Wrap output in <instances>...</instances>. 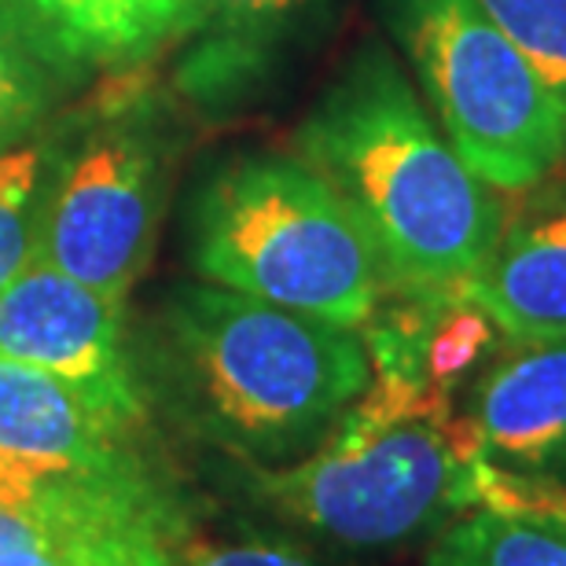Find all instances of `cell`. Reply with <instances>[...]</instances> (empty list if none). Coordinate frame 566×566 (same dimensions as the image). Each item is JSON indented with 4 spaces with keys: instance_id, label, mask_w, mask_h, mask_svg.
Wrapping results in <instances>:
<instances>
[{
    "instance_id": "1",
    "label": "cell",
    "mask_w": 566,
    "mask_h": 566,
    "mask_svg": "<svg viewBox=\"0 0 566 566\" xmlns=\"http://www.w3.org/2000/svg\"><path fill=\"white\" fill-rule=\"evenodd\" d=\"M147 412L232 468H287L324 446L371 379L365 338L218 287L174 283L133 327Z\"/></svg>"
},
{
    "instance_id": "2",
    "label": "cell",
    "mask_w": 566,
    "mask_h": 566,
    "mask_svg": "<svg viewBox=\"0 0 566 566\" xmlns=\"http://www.w3.org/2000/svg\"><path fill=\"white\" fill-rule=\"evenodd\" d=\"M294 151L368 229L390 291L463 294L490 262L501 196L460 163L382 41L349 55L294 133Z\"/></svg>"
},
{
    "instance_id": "3",
    "label": "cell",
    "mask_w": 566,
    "mask_h": 566,
    "mask_svg": "<svg viewBox=\"0 0 566 566\" xmlns=\"http://www.w3.org/2000/svg\"><path fill=\"white\" fill-rule=\"evenodd\" d=\"M449 423L446 398L371 376L305 460L229 474L280 526L349 552L401 548L474 512L471 471L452 446Z\"/></svg>"
},
{
    "instance_id": "4",
    "label": "cell",
    "mask_w": 566,
    "mask_h": 566,
    "mask_svg": "<svg viewBox=\"0 0 566 566\" xmlns=\"http://www.w3.org/2000/svg\"><path fill=\"white\" fill-rule=\"evenodd\" d=\"M185 243L199 280L354 332L390 291L368 229L298 155L213 169L188 202Z\"/></svg>"
},
{
    "instance_id": "5",
    "label": "cell",
    "mask_w": 566,
    "mask_h": 566,
    "mask_svg": "<svg viewBox=\"0 0 566 566\" xmlns=\"http://www.w3.org/2000/svg\"><path fill=\"white\" fill-rule=\"evenodd\" d=\"M41 144L30 258L126 302L163 224L174 115L151 85L122 71Z\"/></svg>"
},
{
    "instance_id": "6",
    "label": "cell",
    "mask_w": 566,
    "mask_h": 566,
    "mask_svg": "<svg viewBox=\"0 0 566 566\" xmlns=\"http://www.w3.org/2000/svg\"><path fill=\"white\" fill-rule=\"evenodd\" d=\"M460 163L518 199L566 166V104L479 0H379Z\"/></svg>"
},
{
    "instance_id": "7",
    "label": "cell",
    "mask_w": 566,
    "mask_h": 566,
    "mask_svg": "<svg viewBox=\"0 0 566 566\" xmlns=\"http://www.w3.org/2000/svg\"><path fill=\"white\" fill-rule=\"evenodd\" d=\"M0 357L49 371L118 416L151 420L126 302L33 258L0 287Z\"/></svg>"
},
{
    "instance_id": "8",
    "label": "cell",
    "mask_w": 566,
    "mask_h": 566,
    "mask_svg": "<svg viewBox=\"0 0 566 566\" xmlns=\"http://www.w3.org/2000/svg\"><path fill=\"white\" fill-rule=\"evenodd\" d=\"M151 420H129L41 368L0 357V452L33 471L144 474L169 468Z\"/></svg>"
},
{
    "instance_id": "9",
    "label": "cell",
    "mask_w": 566,
    "mask_h": 566,
    "mask_svg": "<svg viewBox=\"0 0 566 566\" xmlns=\"http://www.w3.org/2000/svg\"><path fill=\"white\" fill-rule=\"evenodd\" d=\"M463 423L496 468L566 485V327L504 338Z\"/></svg>"
},
{
    "instance_id": "10",
    "label": "cell",
    "mask_w": 566,
    "mask_h": 566,
    "mask_svg": "<svg viewBox=\"0 0 566 566\" xmlns=\"http://www.w3.org/2000/svg\"><path fill=\"white\" fill-rule=\"evenodd\" d=\"M482 305L504 338L566 327V180L518 196L504 210L501 235L482 273L463 291Z\"/></svg>"
},
{
    "instance_id": "11",
    "label": "cell",
    "mask_w": 566,
    "mask_h": 566,
    "mask_svg": "<svg viewBox=\"0 0 566 566\" xmlns=\"http://www.w3.org/2000/svg\"><path fill=\"white\" fill-rule=\"evenodd\" d=\"M66 71H137L196 27L199 0H11Z\"/></svg>"
},
{
    "instance_id": "12",
    "label": "cell",
    "mask_w": 566,
    "mask_h": 566,
    "mask_svg": "<svg viewBox=\"0 0 566 566\" xmlns=\"http://www.w3.org/2000/svg\"><path fill=\"white\" fill-rule=\"evenodd\" d=\"M321 0H199L196 27L207 30V49L196 52V82L235 85L247 74H258L265 55L298 30V22Z\"/></svg>"
},
{
    "instance_id": "13",
    "label": "cell",
    "mask_w": 566,
    "mask_h": 566,
    "mask_svg": "<svg viewBox=\"0 0 566 566\" xmlns=\"http://www.w3.org/2000/svg\"><path fill=\"white\" fill-rule=\"evenodd\" d=\"M427 566H566V518L479 507L430 537Z\"/></svg>"
},
{
    "instance_id": "14",
    "label": "cell",
    "mask_w": 566,
    "mask_h": 566,
    "mask_svg": "<svg viewBox=\"0 0 566 566\" xmlns=\"http://www.w3.org/2000/svg\"><path fill=\"white\" fill-rule=\"evenodd\" d=\"M66 66L22 19L11 0H0V151L27 144L49 115Z\"/></svg>"
},
{
    "instance_id": "15",
    "label": "cell",
    "mask_w": 566,
    "mask_h": 566,
    "mask_svg": "<svg viewBox=\"0 0 566 566\" xmlns=\"http://www.w3.org/2000/svg\"><path fill=\"white\" fill-rule=\"evenodd\" d=\"M501 343L504 332L493 324V316L482 305H474L468 294L446 298L434 324H430L427 349H423L427 382L438 394H452L471 376V368Z\"/></svg>"
},
{
    "instance_id": "16",
    "label": "cell",
    "mask_w": 566,
    "mask_h": 566,
    "mask_svg": "<svg viewBox=\"0 0 566 566\" xmlns=\"http://www.w3.org/2000/svg\"><path fill=\"white\" fill-rule=\"evenodd\" d=\"M177 566H321L294 537L269 534L254 523L213 526L202 512L177 548Z\"/></svg>"
},
{
    "instance_id": "17",
    "label": "cell",
    "mask_w": 566,
    "mask_h": 566,
    "mask_svg": "<svg viewBox=\"0 0 566 566\" xmlns=\"http://www.w3.org/2000/svg\"><path fill=\"white\" fill-rule=\"evenodd\" d=\"M44 177V144L0 151V287L30 262L33 218Z\"/></svg>"
},
{
    "instance_id": "18",
    "label": "cell",
    "mask_w": 566,
    "mask_h": 566,
    "mask_svg": "<svg viewBox=\"0 0 566 566\" xmlns=\"http://www.w3.org/2000/svg\"><path fill=\"white\" fill-rule=\"evenodd\" d=\"M566 104V0H479Z\"/></svg>"
},
{
    "instance_id": "19",
    "label": "cell",
    "mask_w": 566,
    "mask_h": 566,
    "mask_svg": "<svg viewBox=\"0 0 566 566\" xmlns=\"http://www.w3.org/2000/svg\"><path fill=\"white\" fill-rule=\"evenodd\" d=\"M8 552H52V548H49V537H44L27 515L0 504V556H8Z\"/></svg>"
},
{
    "instance_id": "20",
    "label": "cell",
    "mask_w": 566,
    "mask_h": 566,
    "mask_svg": "<svg viewBox=\"0 0 566 566\" xmlns=\"http://www.w3.org/2000/svg\"><path fill=\"white\" fill-rule=\"evenodd\" d=\"M22 493H27V468L0 452V504L19 507Z\"/></svg>"
},
{
    "instance_id": "21",
    "label": "cell",
    "mask_w": 566,
    "mask_h": 566,
    "mask_svg": "<svg viewBox=\"0 0 566 566\" xmlns=\"http://www.w3.org/2000/svg\"><path fill=\"white\" fill-rule=\"evenodd\" d=\"M0 566H82V563L66 559L60 552H8V556H0Z\"/></svg>"
}]
</instances>
